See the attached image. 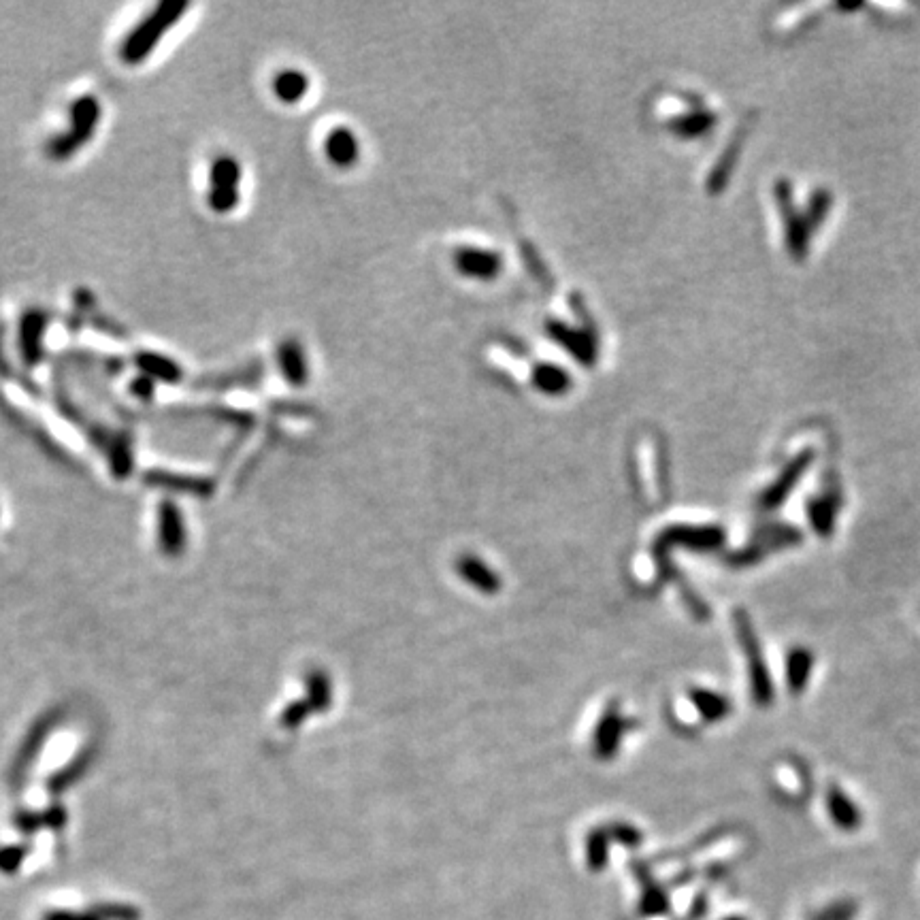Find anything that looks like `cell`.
Returning a JSON list of instances; mask_svg holds the SVG:
<instances>
[{"instance_id":"1","label":"cell","mask_w":920,"mask_h":920,"mask_svg":"<svg viewBox=\"0 0 920 920\" xmlns=\"http://www.w3.org/2000/svg\"><path fill=\"white\" fill-rule=\"evenodd\" d=\"M241 179L243 167L235 156L224 154L213 160L209 169V209L220 213V216L237 209L241 201Z\"/></svg>"},{"instance_id":"2","label":"cell","mask_w":920,"mask_h":920,"mask_svg":"<svg viewBox=\"0 0 920 920\" xmlns=\"http://www.w3.org/2000/svg\"><path fill=\"white\" fill-rule=\"evenodd\" d=\"M778 203L784 213V224H786V245L788 252H791L797 260H801L808 252V243H810V224L803 216L795 211L793 207V192L788 182L778 184Z\"/></svg>"},{"instance_id":"3","label":"cell","mask_w":920,"mask_h":920,"mask_svg":"<svg viewBox=\"0 0 920 920\" xmlns=\"http://www.w3.org/2000/svg\"><path fill=\"white\" fill-rule=\"evenodd\" d=\"M324 156L337 169H350L360 158V141L348 126H335L324 139Z\"/></svg>"},{"instance_id":"4","label":"cell","mask_w":920,"mask_h":920,"mask_svg":"<svg viewBox=\"0 0 920 920\" xmlns=\"http://www.w3.org/2000/svg\"><path fill=\"white\" fill-rule=\"evenodd\" d=\"M840 488L833 484L831 488L820 492V497H814L808 503V520L818 537H831L835 533L837 512H840Z\"/></svg>"},{"instance_id":"5","label":"cell","mask_w":920,"mask_h":920,"mask_svg":"<svg viewBox=\"0 0 920 920\" xmlns=\"http://www.w3.org/2000/svg\"><path fill=\"white\" fill-rule=\"evenodd\" d=\"M311 90V79L305 71L297 67H288L277 71L271 79V92L277 103L286 107L301 105Z\"/></svg>"},{"instance_id":"6","label":"cell","mask_w":920,"mask_h":920,"mask_svg":"<svg viewBox=\"0 0 920 920\" xmlns=\"http://www.w3.org/2000/svg\"><path fill=\"white\" fill-rule=\"evenodd\" d=\"M827 812L831 823L842 829V831H857L863 825V812L859 810V805L854 803L840 786H831L827 793Z\"/></svg>"},{"instance_id":"7","label":"cell","mask_w":920,"mask_h":920,"mask_svg":"<svg viewBox=\"0 0 920 920\" xmlns=\"http://www.w3.org/2000/svg\"><path fill=\"white\" fill-rule=\"evenodd\" d=\"M810 463H812V452L810 450L797 454L791 460V463H788V467L780 473V478L774 484H771V488L765 492L763 503L767 507L780 505L788 495H791V490L797 486V482L801 480V475L808 471Z\"/></svg>"},{"instance_id":"8","label":"cell","mask_w":920,"mask_h":920,"mask_svg":"<svg viewBox=\"0 0 920 920\" xmlns=\"http://www.w3.org/2000/svg\"><path fill=\"white\" fill-rule=\"evenodd\" d=\"M744 646H746L748 659H750V676H752L754 697H757V701L761 705H767V703H771V697H774V684H771L769 669L761 659V650H759L757 639H754L752 629H748V627L744 629Z\"/></svg>"},{"instance_id":"9","label":"cell","mask_w":920,"mask_h":920,"mask_svg":"<svg viewBox=\"0 0 920 920\" xmlns=\"http://www.w3.org/2000/svg\"><path fill=\"white\" fill-rule=\"evenodd\" d=\"M279 369L284 380L292 386H303L309 382V360L305 358L303 345L297 339H286L279 348Z\"/></svg>"},{"instance_id":"10","label":"cell","mask_w":920,"mask_h":920,"mask_svg":"<svg viewBox=\"0 0 920 920\" xmlns=\"http://www.w3.org/2000/svg\"><path fill=\"white\" fill-rule=\"evenodd\" d=\"M812 669H814V654L808 648L797 646L788 652V659H786L788 690L795 695L803 693V690L808 688Z\"/></svg>"},{"instance_id":"11","label":"cell","mask_w":920,"mask_h":920,"mask_svg":"<svg viewBox=\"0 0 920 920\" xmlns=\"http://www.w3.org/2000/svg\"><path fill=\"white\" fill-rule=\"evenodd\" d=\"M831 194L829 190H816L812 194V199H810V205H808V213H805V220H808L810 228H818V226H823V222L827 220L829 216V211H831Z\"/></svg>"}]
</instances>
